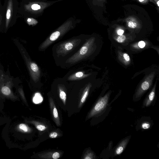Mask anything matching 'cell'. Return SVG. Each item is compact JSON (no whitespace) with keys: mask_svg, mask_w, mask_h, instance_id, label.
<instances>
[{"mask_svg":"<svg viewBox=\"0 0 159 159\" xmlns=\"http://www.w3.org/2000/svg\"><path fill=\"white\" fill-rule=\"evenodd\" d=\"M73 27L72 22L68 21L59 27L53 32L40 46L39 49L43 50L46 49L54 41Z\"/></svg>","mask_w":159,"mask_h":159,"instance_id":"cell-1","label":"cell"},{"mask_svg":"<svg viewBox=\"0 0 159 159\" xmlns=\"http://www.w3.org/2000/svg\"><path fill=\"white\" fill-rule=\"evenodd\" d=\"M81 42V39L76 38L61 43L56 48L57 54L58 56L66 55L78 46Z\"/></svg>","mask_w":159,"mask_h":159,"instance_id":"cell-2","label":"cell"},{"mask_svg":"<svg viewBox=\"0 0 159 159\" xmlns=\"http://www.w3.org/2000/svg\"><path fill=\"white\" fill-rule=\"evenodd\" d=\"M92 42L90 40L87 41L76 53L67 59L66 62L73 64L83 59L89 51Z\"/></svg>","mask_w":159,"mask_h":159,"instance_id":"cell-3","label":"cell"},{"mask_svg":"<svg viewBox=\"0 0 159 159\" xmlns=\"http://www.w3.org/2000/svg\"><path fill=\"white\" fill-rule=\"evenodd\" d=\"M109 97V95L107 94L98 100L89 113L88 119L96 115L104 110L107 104Z\"/></svg>","mask_w":159,"mask_h":159,"instance_id":"cell-4","label":"cell"},{"mask_svg":"<svg viewBox=\"0 0 159 159\" xmlns=\"http://www.w3.org/2000/svg\"><path fill=\"white\" fill-rule=\"evenodd\" d=\"M28 66L33 80L34 82H37L39 80L40 75L39 67L36 64L32 61L29 62Z\"/></svg>","mask_w":159,"mask_h":159,"instance_id":"cell-5","label":"cell"},{"mask_svg":"<svg viewBox=\"0 0 159 159\" xmlns=\"http://www.w3.org/2000/svg\"><path fill=\"white\" fill-rule=\"evenodd\" d=\"M50 106L53 117L56 125L58 126L61 125L60 119L57 111L52 98L50 97L49 99Z\"/></svg>","mask_w":159,"mask_h":159,"instance_id":"cell-6","label":"cell"},{"mask_svg":"<svg viewBox=\"0 0 159 159\" xmlns=\"http://www.w3.org/2000/svg\"><path fill=\"white\" fill-rule=\"evenodd\" d=\"M13 2L12 0L8 2L6 18V27L7 28L10 22L13 14Z\"/></svg>","mask_w":159,"mask_h":159,"instance_id":"cell-7","label":"cell"},{"mask_svg":"<svg viewBox=\"0 0 159 159\" xmlns=\"http://www.w3.org/2000/svg\"><path fill=\"white\" fill-rule=\"evenodd\" d=\"M129 140V138L123 140L118 145L115 150V154L118 155L121 154L124 150Z\"/></svg>","mask_w":159,"mask_h":159,"instance_id":"cell-8","label":"cell"},{"mask_svg":"<svg viewBox=\"0 0 159 159\" xmlns=\"http://www.w3.org/2000/svg\"><path fill=\"white\" fill-rule=\"evenodd\" d=\"M87 76L82 71H79L75 72L70 75L68 78V80H75L82 79Z\"/></svg>","mask_w":159,"mask_h":159,"instance_id":"cell-9","label":"cell"},{"mask_svg":"<svg viewBox=\"0 0 159 159\" xmlns=\"http://www.w3.org/2000/svg\"><path fill=\"white\" fill-rule=\"evenodd\" d=\"M90 87V85H88L84 89L79 104V108L81 107L83 104L85 102L86 98L88 95Z\"/></svg>","mask_w":159,"mask_h":159,"instance_id":"cell-10","label":"cell"},{"mask_svg":"<svg viewBox=\"0 0 159 159\" xmlns=\"http://www.w3.org/2000/svg\"><path fill=\"white\" fill-rule=\"evenodd\" d=\"M155 90H153L150 92L148 97L145 99L144 102V105L146 107L149 106L152 102L155 97Z\"/></svg>","mask_w":159,"mask_h":159,"instance_id":"cell-11","label":"cell"},{"mask_svg":"<svg viewBox=\"0 0 159 159\" xmlns=\"http://www.w3.org/2000/svg\"><path fill=\"white\" fill-rule=\"evenodd\" d=\"M58 89L59 97L64 104L65 105L66 99V93L62 87L60 86H59Z\"/></svg>","mask_w":159,"mask_h":159,"instance_id":"cell-12","label":"cell"},{"mask_svg":"<svg viewBox=\"0 0 159 159\" xmlns=\"http://www.w3.org/2000/svg\"><path fill=\"white\" fill-rule=\"evenodd\" d=\"M19 130L24 133H29L30 132V128L27 125L24 124H20L18 126Z\"/></svg>","mask_w":159,"mask_h":159,"instance_id":"cell-13","label":"cell"},{"mask_svg":"<svg viewBox=\"0 0 159 159\" xmlns=\"http://www.w3.org/2000/svg\"><path fill=\"white\" fill-rule=\"evenodd\" d=\"M30 122L34 125L36 128L39 130L42 131L45 130L46 129L45 125L39 123L34 121H31Z\"/></svg>","mask_w":159,"mask_h":159,"instance_id":"cell-14","label":"cell"},{"mask_svg":"<svg viewBox=\"0 0 159 159\" xmlns=\"http://www.w3.org/2000/svg\"><path fill=\"white\" fill-rule=\"evenodd\" d=\"M84 159H92L95 158V156L92 151L88 150L85 153L83 158Z\"/></svg>","mask_w":159,"mask_h":159,"instance_id":"cell-15","label":"cell"},{"mask_svg":"<svg viewBox=\"0 0 159 159\" xmlns=\"http://www.w3.org/2000/svg\"><path fill=\"white\" fill-rule=\"evenodd\" d=\"M43 98L39 93L36 94L33 99V102L35 103H39L43 101Z\"/></svg>","mask_w":159,"mask_h":159,"instance_id":"cell-16","label":"cell"},{"mask_svg":"<svg viewBox=\"0 0 159 159\" xmlns=\"http://www.w3.org/2000/svg\"><path fill=\"white\" fill-rule=\"evenodd\" d=\"M2 93L6 96L9 95L11 93V91L10 89L7 86H3L1 89Z\"/></svg>","mask_w":159,"mask_h":159,"instance_id":"cell-17","label":"cell"},{"mask_svg":"<svg viewBox=\"0 0 159 159\" xmlns=\"http://www.w3.org/2000/svg\"><path fill=\"white\" fill-rule=\"evenodd\" d=\"M128 25L130 28L134 29L137 26V24L134 20H130L128 22Z\"/></svg>","mask_w":159,"mask_h":159,"instance_id":"cell-18","label":"cell"},{"mask_svg":"<svg viewBox=\"0 0 159 159\" xmlns=\"http://www.w3.org/2000/svg\"><path fill=\"white\" fill-rule=\"evenodd\" d=\"M27 21L29 25H35L38 23L36 20L33 18H28L27 20Z\"/></svg>","mask_w":159,"mask_h":159,"instance_id":"cell-19","label":"cell"},{"mask_svg":"<svg viewBox=\"0 0 159 159\" xmlns=\"http://www.w3.org/2000/svg\"><path fill=\"white\" fill-rule=\"evenodd\" d=\"M126 39L125 35H120L116 39L117 41L119 43H122L124 42Z\"/></svg>","mask_w":159,"mask_h":159,"instance_id":"cell-20","label":"cell"},{"mask_svg":"<svg viewBox=\"0 0 159 159\" xmlns=\"http://www.w3.org/2000/svg\"><path fill=\"white\" fill-rule=\"evenodd\" d=\"M150 125L148 122H144L141 125V127L142 129H147L150 127Z\"/></svg>","mask_w":159,"mask_h":159,"instance_id":"cell-21","label":"cell"},{"mask_svg":"<svg viewBox=\"0 0 159 159\" xmlns=\"http://www.w3.org/2000/svg\"><path fill=\"white\" fill-rule=\"evenodd\" d=\"M58 136V134L57 132H53L51 133L49 135L50 138H54L57 137Z\"/></svg>","mask_w":159,"mask_h":159,"instance_id":"cell-22","label":"cell"},{"mask_svg":"<svg viewBox=\"0 0 159 159\" xmlns=\"http://www.w3.org/2000/svg\"><path fill=\"white\" fill-rule=\"evenodd\" d=\"M60 157V155L59 152H55L53 153L52 158L53 159H57Z\"/></svg>","mask_w":159,"mask_h":159,"instance_id":"cell-23","label":"cell"},{"mask_svg":"<svg viewBox=\"0 0 159 159\" xmlns=\"http://www.w3.org/2000/svg\"><path fill=\"white\" fill-rule=\"evenodd\" d=\"M138 45L140 48H143L145 46V43L144 41H140Z\"/></svg>","mask_w":159,"mask_h":159,"instance_id":"cell-24","label":"cell"},{"mask_svg":"<svg viewBox=\"0 0 159 159\" xmlns=\"http://www.w3.org/2000/svg\"><path fill=\"white\" fill-rule=\"evenodd\" d=\"M123 57L125 60L126 61H130V57L129 56L127 53H124L123 54Z\"/></svg>","mask_w":159,"mask_h":159,"instance_id":"cell-25","label":"cell"},{"mask_svg":"<svg viewBox=\"0 0 159 159\" xmlns=\"http://www.w3.org/2000/svg\"><path fill=\"white\" fill-rule=\"evenodd\" d=\"M124 32V31L121 29L119 30L117 32V34L119 35H122Z\"/></svg>","mask_w":159,"mask_h":159,"instance_id":"cell-26","label":"cell"},{"mask_svg":"<svg viewBox=\"0 0 159 159\" xmlns=\"http://www.w3.org/2000/svg\"><path fill=\"white\" fill-rule=\"evenodd\" d=\"M156 3L157 4L158 7H159V0H154Z\"/></svg>","mask_w":159,"mask_h":159,"instance_id":"cell-27","label":"cell"},{"mask_svg":"<svg viewBox=\"0 0 159 159\" xmlns=\"http://www.w3.org/2000/svg\"><path fill=\"white\" fill-rule=\"evenodd\" d=\"M145 0H139V1L140 2H142Z\"/></svg>","mask_w":159,"mask_h":159,"instance_id":"cell-28","label":"cell"},{"mask_svg":"<svg viewBox=\"0 0 159 159\" xmlns=\"http://www.w3.org/2000/svg\"><path fill=\"white\" fill-rule=\"evenodd\" d=\"M1 20H2L1 18L0 17V25L1 24Z\"/></svg>","mask_w":159,"mask_h":159,"instance_id":"cell-29","label":"cell"}]
</instances>
